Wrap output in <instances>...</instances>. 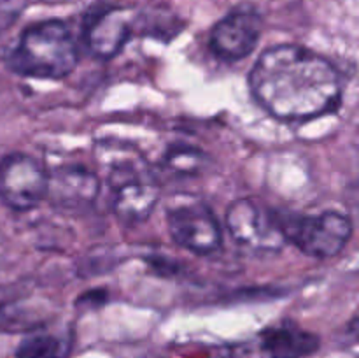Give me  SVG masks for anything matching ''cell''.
Masks as SVG:
<instances>
[{
    "instance_id": "30bf717a",
    "label": "cell",
    "mask_w": 359,
    "mask_h": 358,
    "mask_svg": "<svg viewBox=\"0 0 359 358\" xmlns=\"http://www.w3.org/2000/svg\"><path fill=\"white\" fill-rule=\"evenodd\" d=\"M100 193V179L83 165H58L48 172L46 199L60 209L91 207Z\"/></svg>"
},
{
    "instance_id": "277c9868",
    "label": "cell",
    "mask_w": 359,
    "mask_h": 358,
    "mask_svg": "<svg viewBox=\"0 0 359 358\" xmlns=\"http://www.w3.org/2000/svg\"><path fill=\"white\" fill-rule=\"evenodd\" d=\"M286 241L312 258H333L353 235V221L339 211H325L314 216L280 218Z\"/></svg>"
},
{
    "instance_id": "6da1fadb",
    "label": "cell",
    "mask_w": 359,
    "mask_h": 358,
    "mask_svg": "<svg viewBox=\"0 0 359 358\" xmlns=\"http://www.w3.org/2000/svg\"><path fill=\"white\" fill-rule=\"evenodd\" d=\"M249 86L272 116L305 121L339 107L344 81L339 69L319 53L298 44H280L256 60Z\"/></svg>"
},
{
    "instance_id": "9c48e42d",
    "label": "cell",
    "mask_w": 359,
    "mask_h": 358,
    "mask_svg": "<svg viewBox=\"0 0 359 358\" xmlns=\"http://www.w3.org/2000/svg\"><path fill=\"white\" fill-rule=\"evenodd\" d=\"M135 30V13L126 7H107L88 20L84 42L98 60L118 56Z\"/></svg>"
},
{
    "instance_id": "8fae6325",
    "label": "cell",
    "mask_w": 359,
    "mask_h": 358,
    "mask_svg": "<svg viewBox=\"0 0 359 358\" xmlns=\"http://www.w3.org/2000/svg\"><path fill=\"white\" fill-rule=\"evenodd\" d=\"M319 346L321 339L316 333L300 329L293 321H284L262 332V350L270 358H305L316 353Z\"/></svg>"
},
{
    "instance_id": "5bb4252c",
    "label": "cell",
    "mask_w": 359,
    "mask_h": 358,
    "mask_svg": "<svg viewBox=\"0 0 359 358\" xmlns=\"http://www.w3.org/2000/svg\"><path fill=\"white\" fill-rule=\"evenodd\" d=\"M27 6L28 0H0V35L20 20Z\"/></svg>"
},
{
    "instance_id": "7a4b0ae2",
    "label": "cell",
    "mask_w": 359,
    "mask_h": 358,
    "mask_svg": "<svg viewBox=\"0 0 359 358\" xmlns=\"http://www.w3.org/2000/svg\"><path fill=\"white\" fill-rule=\"evenodd\" d=\"M95 158L112 190V211L123 225L144 223L153 214L161 186L149 161L137 147L105 139L95 146Z\"/></svg>"
},
{
    "instance_id": "3957f363",
    "label": "cell",
    "mask_w": 359,
    "mask_h": 358,
    "mask_svg": "<svg viewBox=\"0 0 359 358\" xmlns=\"http://www.w3.org/2000/svg\"><path fill=\"white\" fill-rule=\"evenodd\" d=\"M77 62L76 37L62 20L41 21L25 28L7 56V65L13 72L48 81L65 79L74 72Z\"/></svg>"
},
{
    "instance_id": "5b68a950",
    "label": "cell",
    "mask_w": 359,
    "mask_h": 358,
    "mask_svg": "<svg viewBox=\"0 0 359 358\" xmlns=\"http://www.w3.org/2000/svg\"><path fill=\"white\" fill-rule=\"evenodd\" d=\"M168 232L175 244L195 255H210L223 242L219 221L198 197H181L167 207Z\"/></svg>"
},
{
    "instance_id": "7c38bea8",
    "label": "cell",
    "mask_w": 359,
    "mask_h": 358,
    "mask_svg": "<svg viewBox=\"0 0 359 358\" xmlns=\"http://www.w3.org/2000/svg\"><path fill=\"white\" fill-rule=\"evenodd\" d=\"M163 164L168 171L179 175H196L205 168L207 157L205 153L193 146L175 144L170 146L165 153Z\"/></svg>"
},
{
    "instance_id": "4fadbf2b",
    "label": "cell",
    "mask_w": 359,
    "mask_h": 358,
    "mask_svg": "<svg viewBox=\"0 0 359 358\" xmlns=\"http://www.w3.org/2000/svg\"><path fill=\"white\" fill-rule=\"evenodd\" d=\"M16 358H69V344L51 333H37L21 343Z\"/></svg>"
},
{
    "instance_id": "52a82bcc",
    "label": "cell",
    "mask_w": 359,
    "mask_h": 358,
    "mask_svg": "<svg viewBox=\"0 0 359 358\" xmlns=\"http://www.w3.org/2000/svg\"><path fill=\"white\" fill-rule=\"evenodd\" d=\"M48 195V171L27 153H11L0 160V200L14 211H32Z\"/></svg>"
},
{
    "instance_id": "ba28073f",
    "label": "cell",
    "mask_w": 359,
    "mask_h": 358,
    "mask_svg": "<svg viewBox=\"0 0 359 358\" xmlns=\"http://www.w3.org/2000/svg\"><path fill=\"white\" fill-rule=\"evenodd\" d=\"M263 20L252 7H241L214 25L209 37L210 51L223 62H238L251 55L262 37Z\"/></svg>"
},
{
    "instance_id": "8992f818",
    "label": "cell",
    "mask_w": 359,
    "mask_h": 358,
    "mask_svg": "<svg viewBox=\"0 0 359 358\" xmlns=\"http://www.w3.org/2000/svg\"><path fill=\"white\" fill-rule=\"evenodd\" d=\"M226 227L231 237L251 251L276 253L287 242L279 214L252 199H238L230 204Z\"/></svg>"
}]
</instances>
